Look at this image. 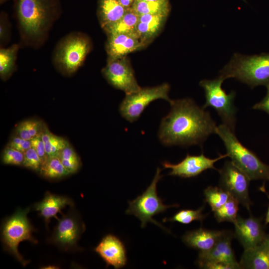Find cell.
Listing matches in <instances>:
<instances>
[{"instance_id": "obj_3", "label": "cell", "mask_w": 269, "mask_h": 269, "mask_svg": "<svg viewBox=\"0 0 269 269\" xmlns=\"http://www.w3.org/2000/svg\"><path fill=\"white\" fill-rule=\"evenodd\" d=\"M219 72L224 80L235 78L251 88L267 87L269 85V53L245 55L235 53Z\"/></svg>"}, {"instance_id": "obj_23", "label": "cell", "mask_w": 269, "mask_h": 269, "mask_svg": "<svg viewBox=\"0 0 269 269\" xmlns=\"http://www.w3.org/2000/svg\"><path fill=\"white\" fill-rule=\"evenodd\" d=\"M138 19L139 15L130 8L119 20L103 29L108 35L115 34H136Z\"/></svg>"}, {"instance_id": "obj_17", "label": "cell", "mask_w": 269, "mask_h": 269, "mask_svg": "<svg viewBox=\"0 0 269 269\" xmlns=\"http://www.w3.org/2000/svg\"><path fill=\"white\" fill-rule=\"evenodd\" d=\"M107 52L109 59L125 57L145 46L136 34H115L108 35Z\"/></svg>"}, {"instance_id": "obj_42", "label": "cell", "mask_w": 269, "mask_h": 269, "mask_svg": "<svg viewBox=\"0 0 269 269\" xmlns=\"http://www.w3.org/2000/svg\"><path fill=\"white\" fill-rule=\"evenodd\" d=\"M269 252V234H266L265 239L262 243Z\"/></svg>"}, {"instance_id": "obj_29", "label": "cell", "mask_w": 269, "mask_h": 269, "mask_svg": "<svg viewBox=\"0 0 269 269\" xmlns=\"http://www.w3.org/2000/svg\"><path fill=\"white\" fill-rule=\"evenodd\" d=\"M239 202L231 195L228 200L220 208L214 211L218 222H229L234 223L238 217Z\"/></svg>"}, {"instance_id": "obj_40", "label": "cell", "mask_w": 269, "mask_h": 269, "mask_svg": "<svg viewBox=\"0 0 269 269\" xmlns=\"http://www.w3.org/2000/svg\"><path fill=\"white\" fill-rule=\"evenodd\" d=\"M260 189L262 191L264 192L267 195V197L269 199V194L267 192V191H266V190L265 189V184H264L261 187H260ZM265 225L269 224V205L268 210H267V213H266V218H265Z\"/></svg>"}, {"instance_id": "obj_44", "label": "cell", "mask_w": 269, "mask_h": 269, "mask_svg": "<svg viewBox=\"0 0 269 269\" xmlns=\"http://www.w3.org/2000/svg\"><path fill=\"white\" fill-rule=\"evenodd\" d=\"M7 0H0V2L1 4V3H3V2H5V1H7Z\"/></svg>"}, {"instance_id": "obj_18", "label": "cell", "mask_w": 269, "mask_h": 269, "mask_svg": "<svg viewBox=\"0 0 269 269\" xmlns=\"http://www.w3.org/2000/svg\"><path fill=\"white\" fill-rule=\"evenodd\" d=\"M225 231L208 230L200 228L187 231L182 236V241L188 247L207 252L211 249L222 237Z\"/></svg>"}, {"instance_id": "obj_21", "label": "cell", "mask_w": 269, "mask_h": 269, "mask_svg": "<svg viewBox=\"0 0 269 269\" xmlns=\"http://www.w3.org/2000/svg\"><path fill=\"white\" fill-rule=\"evenodd\" d=\"M72 204L71 200L66 197L47 192L43 199L35 204L33 207L47 222L50 218L55 217L65 206Z\"/></svg>"}, {"instance_id": "obj_34", "label": "cell", "mask_w": 269, "mask_h": 269, "mask_svg": "<svg viewBox=\"0 0 269 269\" xmlns=\"http://www.w3.org/2000/svg\"><path fill=\"white\" fill-rule=\"evenodd\" d=\"M24 158L22 166L39 172L42 166L41 160L35 150L32 147L24 153Z\"/></svg>"}, {"instance_id": "obj_1", "label": "cell", "mask_w": 269, "mask_h": 269, "mask_svg": "<svg viewBox=\"0 0 269 269\" xmlns=\"http://www.w3.org/2000/svg\"><path fill=\"white\" fill-rule=\"evenodd\" d=\"M171 109L161 120L158 136L165 146H200L217 127L210 113L190 98L172 100Z\"/></svg>"}, {"instance_id": "obj_25", "label": "cell", "mask_w": 269, "mask_h": 269, "mask_svg": "<svg viewBox=\"0 0 269 269\" xmlns=\"http://www.w3.org/2000/svg\"><path fill=\"white\" fill-rule=\"evenodd\" d=\"M41 136L48 157H58L61 150L69 144L64 138L52 134L45 124Z\"/></svg>"}, {"instance_id": "obj_24", "label": "cell", "mask_w": 269, "mask_h": 269, "mask_svg": "<svg viewBox=\"0 0 269 269\" xmlns=\"http://www.w3.org/2000/svg\"><path fill=\"white\" fill-rule=\"evenodd\" d=\"M131 8L138 15L148 14L168 15L170 10L168 0L153 1L135 0Z\"/></svg>"}, {"instance_id": "obj_12", "label": "cell", "mask_w": 269, "mask_h": 269, "mask_svg": "<svg viewBox=\"0 0 269 269\" xmlns=\"http://www.w3.org/2000/svg\"><path fill=\"white\" fill-rule=\"evenodd\" d=\"M228 157V154H220L217 158L212 159L207 157L203 153L199 155H191L187 154L186 156L177 164H172L164 161L162 164L164 168L171 169L169 175L183 178H191L197 176L203 171L209 169H218L214 164L217 161Z\"/></svg>"}, {"instance_id": "obj_15", "label": "cell", "mask_w": 269, "mask_h": 269, "mask_svg": "<svg viewBox=\"0 0 269 269\" xmlns=\"http://www.w3.org/2000/svg\"><path fill=\"white\" fill-rule=\"evenodd\" d=\"M95 251L104 260L107 266L115 269L123 268L127 264V257L124 244L116 236L109 234L105 236Z\"/></svg>"}, {"instance_id": "obj_14", "label": "cell", "mask_w": 269, "mask_h": 269, "mask_svg": "<svg viewBox=\"0 0 269 269\" xmlns=\"http://www.w3.org/2000/svg\"><path fill=\"white\" fill-rule=\"evenodd\" d=\"M235 226L234 234L242 245L244 250L261 244L266 236L261 218L251 215L248 218L238 216L233 223Z\"/></svg>"}, {"instance_id": "obj_45", "label": "cell", "mask_w": 269, "mask_h": 269, "mask_svg": "<svg viewBox=\"0 0 269 269\" xmlns=\"http://www.w3.org/2000/svg\"><path fill=\"white\" fill-rule=\"evenodd\" d=\"M143 0L153 1H157L159 0Z\"/></svg>"}, {"instance_id": "obj_27", "label": "cell", "mask_w": 269, "mask_h": 269, "mask_svg": "<svg viewBox=\"0 0 269 269\" xmlns=\"http://www.w3.org/2000/svg\"><path fill=\"white\" fill-rule=\"evenodd\" d=\"M18 49L17 44H13L6 48H0V75L1 79H7L13 72Z\"/></svg>"}, {"instance_id": "obj_11", "label": "cell", "mask_w": 269, "mask_h": 269, "mask_svg": "<svg viewBox=\"0 0 269 269\" xmlns=\"http://www.w3.org/2000/svg\"><path fill=\"white\" fill-rule=\"evenodd\" d=\"M102 73L108 83L126 94L135 92L140 89L134 72L127 58L109 59Z\"/></svg>"}, {"instance_id": "obj_39", "label": "cell", "mask_w": 269, "mask_h": 269, "mask_svg": "<svg viewBox=\"0 0 269 269\" xmlns=\"http://www.w3.org/2000/svg\"><path fill=\"white\" fill-rule=\"evenodd\" d=\"M4 15L3 13L1 14L0 17V42H1L4 40L7 35L8 29L7 26V22L6 19L4 18Z\"/></svg>"}, {"instance_id": "obj_38", "label": "cell", "mask_w": 269, "mask_h": 269, "mask_svg": "<svg viewBox=\"0 0 269 269\" xmlns=\"http://www.w3.org/2000/svg\"><path fill=\"white\" fill-rule=\"evenodd\" d=\"M266 88V96L260 102L254 105L252 109L263 111L269 114V85L267 86Z\"/></svg>"}, {"instance_id": "obj_26", "label": "cell", "mask_w": 269, "mask_h": 269, "mask_svg": "<svg viewBox=\"0 0 269 269\" xmlns=\"http://www.w3.org/2000/svg\"><path fill=\"white\" fill-rule=\"evenodd\" d=\"M44 125V122L37 119H26L17 125L14 134L22 138L30 140L41 134Z\"/></svg>"}, {"instance_id": "obj_4", "label": "cell", "mask_w": 269, "mask_h": 269, "mask_svg": "<svg viewBox=\"0 0 269 269\" xmlns=\"http://www.w3.org/2000/svg\"><path fill=\"white\" fill-rule=\"evenodd\" d=\"M215 134L223 141L228 157L250 180L269 181V165L265 164L252 150L243 145L234 132L224 124L217 126Z\"/></svg>"}, {"instance_id": "obj_31", "label": "cell", "mask_w": 269, "mask_h": 269, "mask_svg": "<svg viewBox=\"0 0 269 269\" xmlns=\"http://www.w3.org/2000/svg\"><path fill=\"white\" fill-rule=\"evenodd\" d=\"M205 206L203 205L197 210L185 209L179 211L171 218L164 219V222H177L183 224H188L194 221L202 222L206 217L203 214Z\"/></svg>"}, {"instance_id": "obj_5", "label": "cell", "mask_w": 269, "mask_h": 269, "mask_svg": "<svg viewBox=\"0 0 269 269\" xmlns=\"http://www.w3.org/2000/svg\"><path fill=\"white\" fill-rule=\"evenodd\" d=\"M224 81L219 76L214 79H204L199 82L200 86L204 90L206 99L202 107L206 109L210 107L215 109L223 124L235 132L237 110L234 102L236 94L233 90L227 94L222 89Z\"/></svg>"}, {"instance_id": "obj_10", "label": "cell", "mask_w": 269, "mask_h": 269, "mask_svg": "<svg viewBox=\"0 0 269 269\" xmlns=\"http://www.w3.org/2000/svg\"><path fill=\"white\" fill-rule=\"evenodd\" d=\"M220 174L219 187L228 192L249 212L252 202L249 197L250 179L232 161H226L218 170Z\"/></svg>"}, {"instance_id": "obj_20", "label": "cell", "mask_w": 269, "mask_h": 269, "mask_svg": "<svg viewBox=\"0 0 269 269\" xmlns=\"http://www.w3.org/2000/svg\"><path fill=\"white\" fill-rule=\"evenodd\" d=\"M239 264L241 269H269V252L263 243L244 250Z\"/></svg>"}, {"instance_id": "obj_28", "label": "cell", "mask_w": 269, "mask_h": 269, "mask_svg": "<svg viewBox=\"0 0 269 269\" xmlns=\"http://www.w3.org/2000/svg\"><path fill=\"white\" fill-rule=\"evenodd\" d=\"M40 174L48 179H59L70 173L64 167L58 157H49L42 165Z\"/></svg>"}, {"instance_id": "obj_43", "label": "cell", "mask_w": 269, "mask_h": 269, "mask_svg": "<svg viewBox=\"0 0 269 269\" xmlns=\"http://www.w3.org/2000/svg\"><path fill=\"white\" fill-rule=\"evenodd\" d=\"M42 268V269H57L58 268H57V267L54 266H48L44 267V268L43 267Z\"/></svg>"}, {"instance_id": "obj_16", "label": "cell", "mask_w": 269, "mask_h": 269, "mask_svg": "<svg viewBox=\"0 0 269 269\" xmlns=\"http://www.w3.org/2000/svg\"><path fill=\"white\" fill-rule=\"evenodd\" d=\"M234 237L232 232L225 231L222 237L211 249L207 252H199L197 262H223L233 266L236 269H241L231 246Z\"/></svg>"}, {"instance_id": "obj_8", "label": "cell", "mask_w": 269, "mask_h": 269, "mask_svg": "<svg viewBox=\"0 0 269 269\" xmlns=\"http://www.w3.org/2000/svg\"><path fill=\"white\" fill-rule=\"evenodd\" d=\"M89 39L82 34H71L63 38L57 46L54 62L67 74L75 72L83 64L90 50Z\"/></svg>"}, {"instance_id": "obj_19", "label": "cell", "mask_w": 269, "mask_h": 269, "mask_svg": "<svg viewBox=\"0 0 269 269\" xmlns=\"http://www.w3.org/2000/svg\"><path fill=\"white\" fill-rule=\"evenodd\" d=\"M167 16L163 14L139 15L135 33L145 46L157 35L163 26Z\"/></svg>"}, {"instance_id": "obj_9", "label": "cell", "mask_w": 269, "mask_h": 269, "mask_svg": "<svg viewBox=\"0 0 269 269\" xmlns=\"http://www.w3.org/2000/svg\"><path fill=\"white\" fill-rule=\"evenodd\" d=\"M170 85L166 83L152 87L141 88L129 94L121 103L119 112L121 116L130 123L137 120L149 104L157 99H164L170 103L168 97Z\"/></svg>"}, {"instance_id": "obj_37", "label": "cell", "mask_w": 269, "mask_h": 269, "mask_svg": "<svg viewBox=\"0 0 269 269\" xmlns=\"http://www.w3.org/2000/svg\"><path fill=\"white\" fill-rule=\"evenodd\" d=\"M198 267L206 269H236L233 266L220 262H197Z\"/></svg>"}, {"instance_id": "obj_2", "label": "cell", "mask_w": 269, "mask_h": 269, "mask_svg": "<svg viewBox=\"0 0 269 269\" xmlns=\"http://www.w3.org/2000/svg\"><path fill=\"white\" fill-rule=\"evenodd\" d=\"M60 7L59 0H18L17 16L23 37L31 42L42 40Z\"/></svg>"}, {"instance_id": "obj_33", "label": "cell", "mask_w": 269, "mask_h": 269, "mask_svg": "<svg viewBox=\"0 0 269 269\" xmlns=\"http://www.w3.org/2000/svg\"><path fill=\"white\" fill-rule=\"evenodd\" d=\"M23 158V152L7 145L1 154V161L5 164L22 166Z\"/></svg>"}, {"instance_id": "obj_6", "label": "cell", "mask_w": 269, "mask_h": 269, "mask_svg": "<svg viewBox=\"0 0 269 269\" xmlns=\"http://www.w3.org/2000/svg\"><path fill=\"white\" fill-rule=\"evenodd\" d=\"M161 169L157 168L155 175L149 186L140 195L133 201H129V206L126 211L128 215H134L141 221V227L144 228L148 222H151L158 226L163 230L168 231L160 224L153 220V216L164 212L168 208L176 207L179 205L176 204L166 205L157 194L156 185L162 178L160 175Z\"/></svg>"}, {"instance_id": "obj_32", "label": "cell", "mask_w": 269, "mask_h": 269, "mask_svg": "<svg viewBox=\"0 0 269 269\" xmlns=\"http://www.w3.org/2000/svg\"><path fill=\"white\" fill-rule=\"evenodd\" d=\"M58 158L70 174L76 172L81 166L80 159L70 143L61 150Z\"/></svg>"}, {"instance_id": "obj_35", "label": "cell", "mask_w": 269, "mask_h": 269, "mask_svg": "<svg viewBox=\"0 0 269 269\" xmlns=\"http://www.w3.org/2000/svg\"><path fill=\"white\" fill-rule=\"evenodd\" d=\"M30 141L31 147L38 154L41 160L42 165L46 161L49 157L46 152L44 144L42 140L41 134L34 137Z\"/></svg>"}, {"instance_id": "obj_13", "label": "cell", "mask_w": 269, "mask_h": 269, "mask_svg": "<svg viewBox=\"0 0 269 269\" xmlns=\"http://www.w3.org/2000/svg\"><path fill=\"white\" fill-rule=\"evenodd\" d=\"M84 227L74 212H69L59 220L51 241L60 248L67 250L75 247Z\"/></svg>"}, {"instance_id": "obj_36", "label": "cell", "mask_w": 269, "mask_h": 269, "mask_svg": "<svg viewBox=\"0 0 269 269\" xmlns=\"http://www.w3.org/2000/svg\"><path fill=\"white\" fill-rule=\"evenodd\" d=\"M6 145L23 153L31 147L30 140L22 138L15 134L12 136Z\"/></svg>"}, {"instance_id": "obj_7", "label": "cell", "mask_w": 269, "mask_h": 269, "mask_svg": "<svg viewBox=\"0 0 269 269\" xmlns=\"http://www.w3.org/2000/svg\"><path fill=\"white\" fill-rule=\"evenodd\" d=\"M29 208L18 209L4 222L2 228V241L5 250L13 255L23 266L28 262L25 261L18 251L19 244L29 241L36 244L37 241L32 236L33 228L28 218Z\"/></svg>"}, {"instance_id": "obj_41", "label": "cell", "mask_w": 269, "mask_h": 269, "mask_svg": "<svg viewBox=\"0 0 269 269\" xmlns=\"http://www.w3.org/2000/svg\"><path fill=\"white\" fill-rule=\"evenodd\" d=\"M122 5L126 9L132 7L135 0H119Z\"/></svg>"}, {"instance_id": "obj_22", "label": "cell", "mask_w": 269, "mask_h": 269, "mask_svg": "<svg viewBox=\"0 0 269 269\" xmlns=\"http://www.w3.org/2000/svg\"><path fill=\"white\" fill-rule=\"evenodd\" d=\"M128 9L119 0H100L98 15L102 28L119 20Z\"/></svg>"}, {"instance_id": "obj_30", "label": "cell", "mask_w": 269, "mask_h": 269, "mask_svg": "<svg viewBox=\"0 0 269 269\" xmlns=\"http://www.w3.org/2000/svg\"><path fill=\"white\" fill-rule=\"evenodd\" d=\"M205 201L213 212L222 207L229 199L231 195L220 187L208 186L204 191Z\"/></svg>"}]
</instances>
